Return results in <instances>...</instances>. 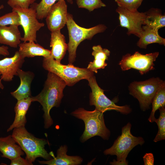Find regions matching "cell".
<instances>
[{"label": "cell", "mask_w": 165, "mask_h": 165, "mask_svg": "<svg viewBox=\"0 0 165 165\" xmlns=\"http://www.w3.org/2000/svg\"><path fill=\"white\" fill-rule=\"evenodd\" d=\"M65 82L55 74L49 72L44 88L37 96H31L33 102H39L44 112V127L48 129L53 124L50 112L53 107H59L63 97V90L66 86Z\"/></svg>", "instance_id": "1"}, {"label": "cell", "mask_w": 165, "mask_h": 165, "mask_svg": "<svg viewBox=\"0 0 165 165\" xmlns=\"http://www.w3.org/2000/svg\"><path fill=\"white\" fill-rule=\"evenodd\" d=\"M12 136L26 153L25 159L31 165L33 164L32 163L38 157H42L47 160L53 158L45 148L48 141L35 137L28 131L25 127L14 128Z\"/></svg>", "instance_id": "2"}, {"label": "cell", "mask_w": 165, "mask_h": 165, "mask_svg": "<svg viewBox=\"0 0 165 165\" xmlns=\"http://www.w3.org/2000/svg\"><path fill=\"white\" fill-rule=\"evenodd\" d=\"M71 114L82 120L85 123L84 130L80 138L81 142L96 136H100L105 140L109 139L110 131L105 126L103 113L96 108L93 111H88L80 108Z\"/></svg>", "instance_id": "3"}, {"label": "cell", "mask_w": 165, "mask_h": 165, "mask_svg": "<svg viewBox=\"0 0 165 165\" xmlns=\"http://www.w3.org/2000/svg\"><path fill=\"white\" fill-rule=\"evenodd\" d=\"M131 125L129 122L122 128L121 134L115 141L113 145L105 150V155H116L117 160H114L110 162L111 165H128L126 160L130 151L135 146L142 145L145 143L141 137L133 136L131 132Z\"/></svg>", "instance_id": "4"}, {"label": "cell", "mask_w": 165, "mask_h": 165, "mask_svg": "<svg viewBox=\"0 0 165 165\" xmlns=\"http://www.w3.org/2000/svg\"><path fill=\"white\" fill-rule=\"evenodd\" d=\"M42 66L46 70L53 73L61 78L66 85L72 86L79 81L88 80L94 75V72L87 68H80L72 64L63 65L56 61L51 56L44 57Z\"/></svg>", "instance_id": "5"}, {"label": "cell", "mask_w": 165, "mask_h": 165, "mask_svg": "<svg viewBox=\"0 0 165 165\" xmlns=\"http://www.w3.org/2000/svg\"><path fill=\"white\" fill-rule=\"evenodd\" d=\"M66 24L69 36L67 50L69 52L68 61L70 64L75 61L77 47L82 41L86 39L91 40L95 35L103 32L107 28L102 24L89 28L80 27L76 24L72 16L69 13H68Z\"/></svg>", "instance_id": "6"}, {"label": "cell", "mask_w": 165, "mask_h": 165, "mask_svg": "<svg viewBox=\"0 0 165 165\" xmlns=\"http://www.w3.org/2000/svg\"><path fill=\"white\" fill-rule=\"evenodd\" d=\"M165 81L159 77H152L143 81H134L128 86L129 94L138 101L143 111L150 108L152 100Z\"/></svg>", "instance_id": "7"}, {"label": "cell", "mask_w": 165, "mask_h": 165, "mask_svg": "<svg viewBox=\"0 0 165 165\" xmlns=\"http://www.w3.org/2000/svg\"><path fill=\"white\" fill-rule=\"evenodd\" d=\"M87 80L92 91L89 96L90 105H94L95 108L103 113L108 111L115 110L123 114L127 115L131 112L132 109L129 106L118 105L108 99L104 94V90L99 86L94 75Z\"/></svg>", "instance_id": "8"}, {"label": "cell", "mask_w": 165, "mask_h": 165, "mask_svg": "<svg viewBox=\"0 0 165 165\" xmlns=\"http://www.w3.org/2000/svg\"><path fill=\"white\" fill-rule=\"evenodd\" d=\"M159 54L157 52L145 54L137 51L132 55L127 53L123 56L119 64L123 71L134 69L143 75L154 69V62Z\"/></svg>", "instance_id": "9"}, {"label": "cell", "mask_w": 165, "mask_h": 165, "mask_svg": "<svg viewBox=\"0 0 165 165\" xmlns=\"http://www.w3.org/2000/svg\"><path fill=\"white\" fill-rule=\"evenodd\" d=\"M12 11L18 13L20 17L21 25L24 31V37H21V40L24 42H37V32L44 26V24L38 21L35 9L31 6L28 9L13 8Z\"/></svg>", "instance_id": "10"}, {"label": "cell", "mask_w": 165, "mask_h": 165, "mask_svg": "<svg viewBox=\"0 0 165 165\" xmlns=\"http://www.w3.org/2000/svg\"><path fill=\"white\" fill-rule=\"evenodd\" d=\"M116 12L119 14L120 25L127 29V34L139 38L142 31V26L145 24L146 12H131L118 6Z\"/></svg>", "instance_id": "11"}, {"label": "cell", "mask_w": 165, "mask_h": 165, "mask_svg": "<svg viewBox=\"0 0 165 165\" xmlns=\"http://www.w3.org/2000/svg\"><path fill=\"white\" fill-rule=\"evenodd\" d=\"M67 6L65 0H59L51 8L46 17L48 29L51 32L61 30L66 24Z\"/></svg>", "instance_id": "12"}, {"label": "cell", "mask_w": 165, "mask_h": 165, "mask_svg": "<svg viewBox=\"0 0 165 165\" xmlns=\"http://www.w3.org/2000/svg\"><path fill=\"white\" fill-rule=\"evenodd\" d=\"M24 59L18 51H17L12 57L0 60V72L2 74V80L10 81L14 75H17V71L22 67L24 61Z\"/></svg>", "instance_id": "13"}, {"label": "cell", "mask_w": 165, "mask_h": 165, "mask_svg": "<svg viewBox=\"0 0 165 165\" xmlns=\"http://www.w3.org/2000/svg\"><path fill=\"white\" fill-rule=\"evenodd\" d=\"M17 73L20 79V84L15 91L10 94L18 101L31 96V86L34 74L30 71L25 72L20 68L18 70Z\"/></svg>", "instance_id": "14"}, {"label": "cell", "mask_w": 165, "mask_h": 165, "mask_svg": "<svg viewBox=\"0 0 165 165\" xmlns=\"http://www.w3.org/2000/svg\"><path fill=\"white\" fill-rule=\"evenodd\" d=\"M68 147L66 145L61 146L57 149L56 157L47 161H38L41 164L49 165H79L83 161V159L79 156H69L67 155Z\"/></svg>", "instance_id": "15"}, {"label": "cell", "mask_w": 165, "mask_h": 165, "mask_svg": "<svg viewBox=\"0 0 165 165\" xmlns=\"http://www.w3.org/2000/svg\"><path fill=\"white\" fill-rule=\"evenodd\" d=\"M51 32L50 45V46L52 48L51 55L56 61L61 63L67 50V44L61 30Z\"/></svg>", "instance_id": "16"}, {"label": "cell", "mask_w": 165, "mask_h": 165, "mask_svg": "<svg viewBox=\"0 0 165 165\" xmlns=\"http://www.w3.org/2000/svg\"><path fill=\"white\" fill-rule=\"evenodd\" d=\"M0 152L2 157L10 160L24 155V151L16 142L12 135L0 138Z\"/></svg>", "instance_id": "17"}, {"label": "cell", "mask_w": 165, "mask_h": 165, "mask_svg": "<svg viewBox=\"0 0 165 165\" xmlns=\"http://www.w3.org/2000/svg\"><path fill=\"white\" fill-rule=\"evenodd\" d=\"M32 102L31 96L17 101L14 107V120L7 130V132L15 128L25 127L27 122L26 115Z\"/></svg>", "instance_id": "18"}, {"label": "cell", "mask_w": 165, "mask_h": 165, "mask_svg": "<svg viewBox=\"0 0 165 165\" xmlns=\"http://www.w3.org/2000/svg\"><path fill=\"white\" fill-rule=\"evenodd\" d=\"M16 25L0 26V43L16 48L20 43L21 34Z\"/></svg>", "instance_id": "19"}, {"label": "cell", "mask_w": 165, "mask_h": 165, "mask_svg": "<svg viewBox=\"0 0 165 165\" xmlns=\"http://www.w3.org/2000/svg\"><path fill=\"white\" fill-rule=\"evenodd\" d=\"M142 28V32L137 43L139 48L145 49L148 45L154 43L165 45V39L159 35L158 30L146 25H143Z\"/></svg>", "instance_id": "20"}, {"label": "cell", "mask_w": 165, "mask_h": 165, "mask_svg": "<svg viewBox=\"0 0 165 165\" xmlns=\"http://www.w3.org/2000/svg\"><path fill=\"white\" fill-rule=\"evenodd\" d=\"M18 46L19 48L18 51L24 58L37 56L47 57L51 56L50 50L45 49L38 44L35 43L34 41L20 43Z\"/></svg>", "instance_id": "21"}, {"label": "cell", "mask_w": 165, "mask_h": 165, "mask_svg": "<svg viewBox=\"0 0 165 165\" xmlns=\"http://www.w3.org/2000/svg\"><path fill=\"white\" fill-rule=\"evenodd\" d=\"M92 49V55L94 59L90 62L87 68L97 73L98 69H104L107 66L105 61L108 60L110 52L107 49L103 48L100 45L93 46Z\"/></svg>", "instance_id": "22"}, {"label": "cell", "mask_w": 165, "mask_h": 165, "mask_svg": "<svg viewBox=\"0 0 165 165\" xmlns=\"http://www.w3.org/2000/svg\"><path fill=\"white\" fill-rule=\"evenodd\" d=\"M156 30L165 26V16L162 15L160 9L152 8L146 12L144 25Z\"/></svg>", "instance_id": "23"}, {"label": "cell", "mask_w": 165, "mask_h": 165, "mask_svg": "<svg viewBox=\"0 0 165 165\" xmlns=\"http://www.w3.org/2000/svg\"><path fill=\"white\" fill-rule=\"evenodd\" d=\"M152 110L148 120L151 123L155 122L156 112L160 108L165 106V82L158 89L152 101Z\"/></svg>", "instance_id": "24"}, {"label": "cell", "mask_w": 165, "mask_h": 165, "mask_svg": "<svg viewBox=\"0 0 165 165\" xmlns=\"http://www.w3.org/2000/svg\"><path fill=\"white\" fill-rule=\"evenodd\" d=\"M59 0H42L39 3H34L31 6L35 9L37 19L42 20L46 18L51 7L56 1ZM66 0L71 4L73 3L72 0Z\"/></svg>", "instance_id": "25"}, {"label": "cell", "mask_w": 165, "mask_h": 165, "mask_svg": "<svg viewBox=\"0 0 165 165\" xmlns=\"http://www.w3.org/2000/svg\"><path fill=\"white\" fill-rule=\"evenodd\" d=\"M160 115L159 118L156 119L155 122L158 127V131L153 141L155 142L165 139V107L160 108Z\"/></svg>", "instance_id": "26"}, {"label": "cell", "mask_w": 165, "mask_h": 165, "mask_svg": "<svg viewBox=\"0 0 165 165\" xmlns=\"http://www.w3.org/2000/svg\"><path fill=\"white\" fill-rule=\"evenodd\" d=\"M8 25L18 26L21 25L20 17L18 13L12 11L11 12L0 17V26H7Z\"/></svg>", "instance_id": "27"}, {"label": "cell", "mask_w": 165, "mask_h": 165, "mask_svg": "<svg viewBox=\"0 0 165 165\" xmlns=\"http://www.w3.org/2000/svg\"><path fill=\"white\" fill-rule=\"evenodd\" d=\"M76 1L79 8L86 9L89 11L106 6L101 0H76Z\"/></svg>", "instance_id": "28"}, {"label": "cell", "mask_w": 165, "mask_h": 165, "mask_svg": "<svg viewBox=\"0 0 165 165\" xmlns=\"http://www.w3.org/2000/svg\"><path fill=\"white\" fill-rule=\"evenodd\" d=\"M143 0H115L118 7L131 12L138 11Z\"/></svg>", "instance_id": "29"}, {"label": "cell", "mask_w": 165, "mask_h": 165, "mask_svg": "<svg viewBox=\"0 0 165 165\" xmlns=\"http://www.w3.org/2000/svg\"><path fill=\"white\" fill-rule=\"evenodd\" d=\"M36 0H8L7 3L13 8L19 7L28 9L34 3Z\"/></svg>", "instance_id": "30"}, {"label": "cell", "mask_w": 165, "mask_h": 165, "mask_svg": "<svg viewBox=\"0 0 165 165\" xmlns=\"http://www.w3.org/2000/svg\"><path fill=\"white\" fill-rule=\"evenodd\" d=\"M11 161V165H31L25 159L22 158L21 156Z\"/></svg>", "instance_id": "31"}, {"label": "cell", "mask_w": 165, "mask_h": 165, "mask_svg": "<svg viewBox=\"0 0 165 165\" xmlns=\"http://www.w3.org/2000/svg\"><path fill=\"white\" fill-rule=\"evenodd\" d=\"M145 165H153L154 162V157L152 153H146L143 157Z\"/></svg>", "instance_id": "32"}, {"label": "cell", "mask_w": 165, "mask_h": 165, "mask_svg": "<svg viewBox=\"0 0 165 165\" xmlns=\"http://www.w3.org/2000/svg\"><path fill=\"white\" fill-rule=\"evenodd\" d=\"M3 5L0 6V10L3 8ZM8 47L7 46H0V55L5 56H7L9 55V52L8 50Z\"/></svg>", "instance_id": "33"}, {"label": "cell", "mask_w": 165, "mask_h": 165, "mask_svg": "<svg viewBox=\"0 0 165 165\" xmlns=\"http://www.w3.org/2000/svg\"><path fill=\"white\" fill-rule=\"evenodd\" d=\"M1 73L0 72V88L1 89L3 90L4 88V87L2 83V79L1 78Z\"/></svg>", "instance_id": "34"}, {"label": "cell", "mask_w": 165, "mask_h": 165, "mask_svg": "<svg viewBox=\"0 0 165 165\" xmlns=\"http://www.w3.org/2000/svg\"><path fill=\"white\" fill-rule=\"evenodd\" d=\"M0 93H1V92H0Z\"/></svg>", "instance_id": "35"}]
</instances>
